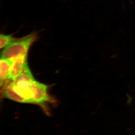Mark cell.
Wrapping results in <instances>:
<instances>
[{"instance_id":"cell-1","label":"cell","mask_w":135,"mask_h":135,"mask_svg":"<svg viewBox=\"0 0 135 135\" xmlns=\"http://www.w3.org/2000/svg\"><path fill=\"white\" fill-rule=\"evenodd\" d=\"M38 39V33L35 31L20 38L3 49L1 57L13 62L19 57H27L29 49Z\"/></svg>"},{"instance_id":"cell-2","label":"cell","mask_w":135,"mask_h":135,"mask_svg":"<svg viewBox=\"0 0 135 135\" xmlns=\"http://www.w3.org/2000/svg\"><path fill=\"white\" fill-rule=\"evenodd\" d=\"M48 86L35 81L32 84L33 103L42 105L49 100L47 93Z\"/></svg>"},{"instance_id":"cell-3","label":"cell","mask_w":135,"mask_h":135,"mask_svg":"<svg viewBox=\"0 0 135 135\" xmlns=\"http://www.w3.org/2000/svg\"><path fill=\"white\" fill-rule=\"evenodd\" d=\"M12 81L14 89L17 93L25 98L27 101V103H33L32 99V84L35 81L29 82L16 79Z\"/></svg>"},{"instance_id":"cell-4","label":"cell","mask_w":135,"mask_h":135,"mask_svg":"<svg viewBox=\"0 0 135 135\" xmlns=\"http://www.w3.org/2000/svg\"><path fill=\"white\" fill-rule=\"evenodd\" d=\"M27 58V57H19L12 62L10 68L8 79L14 80L24 71L25 69L28 66Z\"/></svg>"},{"instance_id":"cell-5","label":"cell","mask_w":135,"mask_h":135,"mask_svg":"<svg viewBox=\"0 0 135 135\" xmlns=\"http://www.w3.org/2000/svg\"><path fill=\"white\" fill-rule=\"evenodd\" d=\"M3 93L4 96L8 99L18 103H27L26 100L15 91L12 81L5 88Z\"/></svg>"},{"instance_id":"cell-6","label":"cell","mask_w":135,"mask_h":135,"mask_svg":"<svg viewBox=\"0 0 135 135\" xmlns=\"http://www.w3.org/2000/svg\"><path fill=\"white\" fill-rule=\"evenodd\" d=\"M12 62L1 57L0 60V85L2 88L6 79H8L10 68Z\"/></svg>"},{"instance_id":"cell-7","label":"cell","mask_w":135,"mask_h":135,"mask_svg":"<svg viewBox=\"0 0 135 135\" xmlns=\"http://www.w3.org/2000/svg\"><path fill=\"white\" fill-rule=\"evenodd\" d=\"M11 35L1 33L0 35V48L4 49L8 45L11 44L18 40Z\"/></svg>"}]
</instances>
